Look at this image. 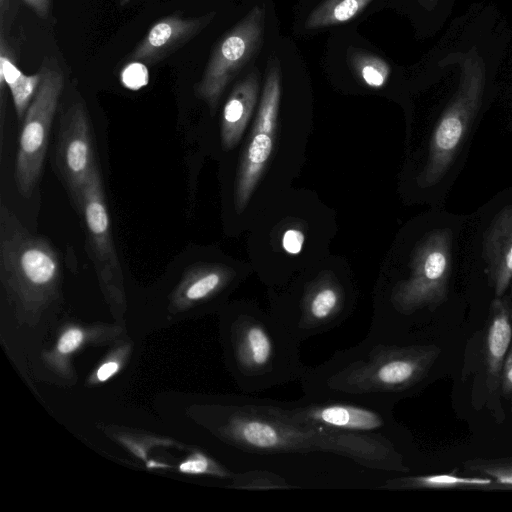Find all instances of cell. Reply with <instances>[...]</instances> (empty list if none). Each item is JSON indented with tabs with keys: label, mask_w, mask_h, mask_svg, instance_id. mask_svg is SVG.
<instances>
[{
	"label": "cell",
	"mask_w": 512,
	"mask_h": 512,
	"mask_svg": "<svg viewBox=\"0 0 512 512\" xmlns=\"http://www.w3.org/2000/svg\"><path fill=\"white\" fill-rule=\"evenodd\" d=\"M222 435L244 458V470L278 473L296 489L336 488L320 470L334 465L321 462L324 458H346L386 475L412 472L396 442L297 422L280 413L270 398L248 395L232 400L225 408Z\"/></svg>",
	"instance_id": "1"
},
{
	"label": "cell",
	"mask_w": 512,
	"mask_h": 512,
	"mask_svg": "<svg viewBox=\"0 0 512 512\" xmlns=\"http://www.w3.org/2000/svg\"><path fill=\"white\" fill-rule=\"evenodd\" d=\"M441 348L407 335L368 331L356 345L307 366L300 383L304 396L348 400L393 409L429 376Z\"/></svg>",
	"instance_id": "2"
},
{
	"label": "cell",
	"mask_w": 512,
	"mask_h": 512,
	"mask_svg": "<svg viewBox=\"0 0 512 512\" xmlns=\"http://www.w3.org/2000/svg\"><path fill=\"white\" fill-rule=\"evenodd\" d=\"M228 361L248 394L300 380L306 365L299 345L272 315L251 304L233 307L225 322Z\"/></svg>",
	"instance_id": "3"
},
{
	"label": "cell",
	"mask_w": 512,
	"mask_h": 512,
	"mask_svg": "<svg viewBox=\"0 0 512 512\" xmlns=\"http://www.w3.org/2000/svg\"><path fill=\"white\" fill-rule=\"evenodd\" d=\"M452 232H429L413 251L406 278L379 298L369 331L404 335L407 323L423 311H434L447 299L452 261Z\"/></svg>",
	"instance_id": "4"
},
{
	"label": "cell",
	"mask_w": 512,
	"mask_h": 512,
	"mask_svg": "<svg viewBox=\"0 0 512 512\" xmlns=\"http://www.w3.org/2000/svg\"><path fill=\"white\" fill-rule=\"evenodd\" d=\"M485 69L475 51L465 55L458 89L441 114L430 138L426 165L418 177L421 187L438 183L458 154L483 96Z\"/></svg>",
	"instance_id": "5"
},
{
	"label": "cell",
	"mask_w": 512,
	"mask_h": 512,
	"mask_svg": "<svg viewBox=\"0 0 512 512\" xmlns=\"http://www.w3.org/2000/svg\"><path fill=\"white\" fill-rule=\"evenodd\" d=\"M352 307L351 291L334 273L322 271L293 297L277 302L271 313L301 344L341 325Z\"/></svg>",
	"instance_id": "6"
},
{
	"label": "cell",
	"mask_w": 512,
	"mask_h": 512,
	"mask_svg": "<svg viewBox=\"0 0 512 512\" xmlns=\"http://www.w3.org/2000/svg\"><path fill=\"white\" fill-rule=\"evenodd\" d=\"M283 415L307 425L343 432L388 438L401 445L392 410L364 403L314 399L303 395L296 401L270 399Z\"/></svg>",
	"instance_id": "7"
},
{
	"label": "cell",
	"mask_w": 512,
	"mask_h": 512,
	"mask_svg": "<svg viewBox=\"0 0 512 512\" xmlns=\"http://www.w3.org/2000/svg\"><path fill=\"white\" fill-rule=\"evenodd\" d=\"M38 90L24 116L15 161V182L19 192L29 197L41 175L53 118L63 89L62 71L43 63Z\"/></svg>",
	"instance_id": "8"
},
{
	"label": "cell",
	"mask_w": 512,
	"mask_h": 512,
	"mask_svg": "<svg viewBox=\"0 0 512 512\" xmlns=\"http://www.w3.org/2000/svg\"><path fill=\"white\" fill-rule=\"evenodd\" d=\"M280 98L281 69L279 60L273 56L267 62L260 104L235 180L234 205L237 213L246 208L270 159L276 136Z\"/></svg>",
	"instance_id": "9"
},
{
	"label": "cell",
	"mask_w": 512,
	"mask_h": 512,
	"mask_svg": "<svg viewBox=\"0 0 512 512\" xmlns=\"http://www.w3.org/2000/svg\"><path fill=\"white\" fill-rule=\"evenodd\" d=\"M265 9L254 6L214 47L196 94L215 110L227 85L261 49Z\"/></svg>",
	"instance_id": "10"
},
{
	"label": "cell",
	"mask_w": 512,
	"mask_h": 512,
	"mask_svg": "<svg viewBox=\"0 0 512 512\" xmlns=\"http://www.w3.org/2000/svg\"><path fill=\"white\" fill-rule=\"evenodd\" d=\"M56 163L72 204L80 214L85 187L97 167L94 161L90 121L81 102L71 105L61 117Z\"/></svg>",
	"instance_id": "11"
},
{
	"label": "cell",
	"mask_w": 512,
	"mask_h": 512,
	"mask_svg": "<svg viewBox=\"0 0 512 512\" xmlns=\"http://www.w3.org/2000/svg\"><path fill=\"white\" fill-rule=\"evenodd\" d=\"M80 215L84 219L88 255L104 283L118 282L121 266L115 249L102 178L96 167L85 187Z\"/></svg>",
	"instance_id": "12"
},
{
	"label": "cell",
	"mask_w": 512,
	"mask_h": 512,
	"mask_svg": "<svg viewBox=\"0 0 512 512\" xmlns=\"http://www.w3.org/2000/svg\"><path fill=\"white\" fill-rule=\"evenodd\" d=\"M215 11L198 17L169 15L154 23L129 59L154 64L182 47L214 19Z\"/></svg>",
	"instance_id": "13"
},
{
	"label": "cell",
	"mask_w": 512,
	"mask_h": 512,
	"mask_svg": "<svg viewBox=\"0 0 512 512\" xmlns=\"http://www.w3.org/2000/svg\"><path fill=\"white\" fill-rule=\"evenodd\" d=\"M485 272L501 298L512 281V204L502 208L493 218L483 238Z\"/></svg>",
	"instance_id": "14"
},
{
	"label": "cell",
	"mask_w": 512,
	"mask_h": 512,
	"mask_svg": "<svg viewBox=\"0 0 512 512\" xmlns=\"http://www.w3.org/2000/svg\"><path fill=\"white\" fill-rule=\"evenodd\" d=\"M259 93V77L254 69L239 81L230 93L221 117V143L224 150L240 141L251 118Z\"/></svg>",
	"instance_id": "15"
},
{
	"label": "cell",
	"mask_w": 512,
	"mask_h": 512,
	"mask_svg": "<svg viewBox=\"0 0 512 512\" xmlns=\"http://www.w3.org/2000/svg\"><path fill=\"white\" fill-rule=\"evenodd\" d=\"M42 74L26 75L16 65L15 58L9 49L3 33L0 38V97H1V124L4 118V93L9 87L15 111L22 119L32 102L40 85Z\"/></svg>",
	"instance_id": "16"
},
{
	"label": "cell",
	"mask_w": 512,
	"mask_h": 512,
	"mask_svg": "<svg viewBox=\"0 0 512 512\" xmlns=\"http://www.w3.org/2000/svg\"><path fill=\"white\" fill-rule=\"evenodd\" d=\"M510 307L501 298L491 304L490 319L485 339V363L487 373L499 384L505 356L511 346L512 325Z\"/></svg>",
	"instance_id": "17"
},
{
	"label": "cell",
	"mask_w": 512,
	"mask_h": 512,
	"mask_svg": "<svg viewBox=\"0 0 512 512\" xmlns=\"http://www.w3.org/2000/svg\"><path fill=\"white\" fill-rule=\"evenodd\" d=\"M492 479L482 476H458L452 474H398L385 479L381 490L455 489L464 487H486Z\"/></svg>",
	"instance_id": "18"
},
{
	"label": "cell",
	"mask_w": 512,
	"mask_h": 512,
	"mask_svg": "<svg viewBox=\"0 0 512 512\" xmlns=\"http://www.w3.org/2000/svg\"><path fill=\"white\" fill-rule=\"evenodd\" d=\"M235 277L233 269L222 264H198L185 275L182 296L188 301H199L217 294Z\"/></svg>",
	"instance_id": "19"
},
{
	"label": "cell",
	"mask_w": 512,
	"mask_h": 512,
	"mask_svg": "<svg viewBox=\"0 0 512 512\" xmlns=\"http://www.w3.org/2000/svg\"><path fill=\"white\" fill-rule=\"evenodd\" d=\"M373 0H324L305 20L306 29H319L346 23L358 16Z\"/></svg>",
	"instance_id": "20"
},
{
	"label": "cell",
	"mask_w": 512,
	"mask_h": 512,
	"mask_svg": "<svg viewBox=\"0 0 512 512\" xmlns=\"http://www.w3.org/2000/svg\"><path fill=\"white\" fill-rule=\"evenodd\" d=\"M348 59L356 76L368 87L380 89L389 79L391 68L389 64L374 54L350 50Z\"/></svg>",
	"instance_id": "21"
},
{
	"label": "cell",
	"mask_w": 512,
	"mask_h": 512,
	"mask_svg": "<svg viewBox=\"0 0 512 512\" xmlns=\"http://www.w3.org/2000/svg\"><path fill=\"white\" fill-rule=\"evenodd\" d=\"M233 487L245 490H289L296 487L282 475L263 469L243 470L235 473Z\"/></svg>",
	"instance_id": "22"
},
{
	"label": "cell",
	"mask_w": 512,
	"mask_h": 512,
	"mask_svg": "<svg viewBox=\"0 0 512 512\" xmlns=\"http://www.w3.org/2000/svg\"><path fill=\"white\" fill-rule=\"evenodd\" d=\"M463 466L476 476L489 477L502 485L512 486V456L476 458L464 462Z\"/></svg>",
	"instance_id": "23"
},
{
	"label": "cell",
	"mask_w": 512,
	"mask_h": 512,
	"mask_svg": "<svg viewBox=\"0 0 512 512\" xmlns=\"http://www.w3.org/2000/svg\"><path fill=\"white\" fill-rule=\"evenodd\" d=\"M304 233L296 228L287 229L282 236V247L291 255L299 254L304 244Z\"/></svg>",
	"instance_id": "24"
},
{
	"label": "cell",
	"mask_w": 512,
	"mask_h": 512,
	"mask_svg": "<svg viewBox=\"0 0 512 512\" xmlns=\"http://www.w3.org/2000/svg\"><path fill=\"white\" fill-rule=\"evenodd\" d=\"M499 385L503 394L508 395L512 393V345L503 362Z\"/></svg>",
	"instance_id": "25"
},
{
	"label": "cell",
	"mask_w": 512,
	"mask_h": 512,
	"mask_svg": "<svg viewBox=\"0 0 512 512\" xmlns=\"http://www.w3.org/2000/svg\"><path fill=\"white\" fill-rule=\"evenodd\" d=\"M82 332L78 329L68 330L58 343V349L62 353H69L76 349L82 341Z\"/></svg>",
	"instance_id": "26"
},
{
	"label": "cell",
	"mask_w": 512,
	"mask_h": 512,
	"mask_svg": "<svg viewBox=\"0 0 512 512\" xmlns=\"http://www.w3.org/2000/svg\"><path fill=\"white\" fill-rule=\"evenodd\" d=\"M209 467L210 461L202 455H197L194 458H191L188 461L182 463L180 469L183 472L198 474L208 471Z\"/></svg>",
	"instance_id": "27"
},
{
	"label": "cell",
	"mask_w": 512,
	"mask_h": 512,
	"mask_svg": "<svg viewBox=\"0 0 512 512\" xmlns=\"http://www.w3.org/2000/svg\"><path fill=\"white\" fill-rule=\"evenodd\" d=\"M25 2L39 17L46 18L51 0H22Z\"/></svg>",
	"instance_id": "28"
},
{
	"label": "cell",
	"mask_w": 512,
	"mask_h": 512,
	"mask_svg": "<svg viewBox=\"0 0 512 512\" xmlns=\"http://www.w3.org/2000/svg\"><path fill=\"white\" fill-rule=\"evenodd\" d=\"M118 370V364L115 362H108L102 365L98 372L97 377L100 381H104L111 377Z\"/></svg>",
	"instance_id": "29"
},
{
	"label": "cell",
	"mask_w": 512,
	"mask_h": 512,
	"mask_svg": "<svg viewBox=\"0 0 512 512\" xmlns=\"http://www.w3.org/2000/svg\"><path fill=\"white\" fill-rule=\"evenodd\" d=\"M8 6V1L7 0H0V16H1V23L3 22V18H4V12L6 10Z\"/></svg>",
	"instance_id": "30"
},
{
	"label": "cell",
	"mask_w": 512,
	"mask_h": 512,
	"mask_svg": "<svg viewBox=\"0 0 512 512\" xmlns=\"http://www.w3.org/2000/svg\"><path fill=\"white\" fill-rule=\"evenodd\" d=\"M424 7L434 6L438 0H418Z\"/></svg>",
	"instance_id": "31"
},
{
	"label": "cell",
	"mask_w": 512,
	"mask_h": 512,
	"mask_svg": "<svg viewBox=\"0 0 512 512\" xmlns=\"http://www.w3.org/2000/svg\"><path fill=\"white\" fill-rule=\"evenodd\" d=\"M510 316H511V319H512V307H510Z\"/></svg>",
	"instance_id": "32"
}]
</instances>
